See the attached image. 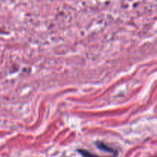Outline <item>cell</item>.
<instances>
[{
    "instance_id": "cell-1",
    "label": "cell",
    "mask_w": 157,
    "mask_h": 157,
    "mask_svg": "<svg viewBox=\"0 0 157 157\" xmlns=\"http://www.w3.org/2000/svg\"><path fill=\"white\" fill-rule=\"evenodd\" d=\"M96 145H97V146L100 149H102V150H104V151H106V152H111V153L117 155V151L115 150V149L110 148V146H106L104 143H102V142L99 141V142H97V143H96Z\"/></svg>"
},
{
    "instance_id": "cell-2",
    "label": "cell",
    "mask_w": 157,
    "mask_h": 157,
    "mask_svg": "<svg viewBox=\"0 0 157 157\" xmlns=\"http://www.w3.org/2000/svg\"><path fill=\"white\" fill-rule=\"evenodd\" d=\"M78 152L82 155L83 157H103V156H99V155H95V154H93L91 152H90L89 151L85 150V149H78ZM106 157H115V156H106Z\"/></svg>"
}]
</instances>
